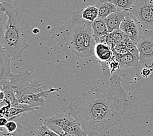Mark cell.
<instances>
[{"label": "cell", "instance_id": "cell-1", "mask_svg": "<svg viewBox=\"0 0 153 136\" xmlns=\"http://www.w3.org/2000/svg\"><path fill=\"white\" fill-rule=\"evenodd\" d=\"M128 102L121 77L115 74L110 78L106 90L92 88L72 99L68 105L69 113L81 124L87 135L94 136L117 125Z\"/></svg>", "mask_w": 153, "mask_h": 136}, {"label": "cell", "instance_id": "cell-2", "mask_svg": "<svg viewBox=\"0 0 153 136\" xmlns=\"http://www.w3.org/2000/svg\"><path fill=\"white\" fill-rule=\"evenodd\" d=\"M0 10L4 11L8 18L3 41L0 42L13 60L19 58L28 47L26 35L21 28L19 14L10 0H4L0 4Z\"/></svg>", "mask_w": 153, "mask_h": 136}, {"label": "cell", "instance_id": "cell-3", "mask_svg": "<svg viewBox=\"0 0 153 136\" xmlns=\"http://www.w3.org/2000/svg\"><path fill=\"white\" fill-rule=\"evenodd\" d=\"M90 22L83 19L81 11L72 13V17L59 29L63 41L72 52L78 56L85 58V33Z\"/></svg>", "mask_w": 153, "mask_h": 136}, {"label": "cell", "instance_id": "cell-4", "mask_svg": "<svg viewBox=\"0 0 153 136\" xmlns=\"http://www.w3.org/2000/svg\"><path fill=\"white\" fill-rule=\"evenodd\" d=\"M10 83L18 100L25 95L38 93L43 90L42 83L33 79L31 73L28 71L13 75Z\"/></svg>", "mask_w": 153, "mask_h": 136}, {"label": "cell", "instance_id": "cell-5", "mask_svg": "<svg viewBox=\"0 0 153 136\" xmlns=\"http://www.w3.org/2000/svg\"><path fill=\"white\" fill-rule=\"evenodd\" d=\"M129 12L136 17L143 31L153 30L149 0H136Z\"/></svg>", "mask_w": 153, "mask_h": 136}, {"label": "cell", "instance_id": "cell-6", "mask_svg": "<svg viewBox=\"0 0 153 136\" xmlns=\"http://www.w3.org/2000/svg\"><path fill=\"white\" fill-rule=\"evenodd\" d=\"M119 30L136 44L139 42L144 34L139 22L129 11L120 25Z\"/></svg>", "mask_w": 153, "mask_h": 136}, {"label": "cell", "instance_id": "cell-7", "mask_svg": "<svg viewBox=\"0 0 153 136\" xmlns=\"http://www.w3.org/2000/svg\"><path fill=\"white\" fill-rule=\"evenodd\" d=\"M139 51L140 61L143 62L148 68L153 67V38L143 34L137 44Z\"/></svg>", "mask_w": 153, "mask_h": 136}, {"label": "cell", "instance_id": "cell-8", "mask_svg": "<svg viewBox=\"0 0 153 136\" xmlns=\"http://www.w3.org/2000/svg\"><path fill=\"white\" fill-rule=\"evenodd\" d=\"M58 90L59 89L50 88V89L48 90H42L38 93L25 95V96L20 98L19 101L21 104H29L33 107H40L45 106L46 103L48 101L45 99L48 96L51 92H57Z\"/></svg>", "mask_w": 153, "mask_h": 136}, {"label": "cell", "instance_id": "cell-9", "mask_svg": "<svg viewBox=\"0 0 153 136\" xmlns=\"http://www.w3.org/2000/svg\"><path fill=\"white\" fill-rule=\"evenodd\" d=\"M12 58L7 51L1 47L0 50V82L3 80L10 81L13 76L10 69V60Z\"/></svg>", "mask_w": 153, "mask_h": 136}, {"label": "cell", "instance_id": "cell-10", "mask_svg": "<svg viewBox=\"0 0 153 136\" xmlns=\"http://www.w3.org/2000/svg\"><path fill=\"white\" fill-rule=\"evenodd\" d=\"M128 13V11L127 10L117 9L105 18L109 32L111 33L115 30H119L120 25Z\"/></svg>", "mask_w": 153, "mask_h": 136}, {"label": "cell", "instance_id": "cell-11", "mask_svg": "<svg viewBox=\"0 0 153 136\" xmlns=\"http://www.w3.org/2000/svg\"><path fill=\"white\" fill-rule=\"evenodd\" d=\"M93 34L97 43H105L107 35L110 34L104 19L98 17L97 20L91 23Z\"/></svg>", "mask_w": 153, "mask_h": 136}, {"label": "cell", "instance_id": "cell-12", "mask_svg": "<svg viewBox=\"0 0 153 136\" xmlns=\"http://www.w3.org/2000/svg\"><path fill=\"white\" fill-rule=\"evenodd\" d=\"M114 53V57L119 62L121 69H130L137 67L139 64V58L135 56L131 53H128L125 54H119L115 52Z\"/></svg>", "mask_w": 153, "mask_h": 136}, {"label": "cell", "instance_id": "cell-13", "mask_svg": "<svg viewBox=\"0 0 153 136\" xmlns=\"http://www.w3.org/2000/svg\"><path fill=\"white\" fill-rule=\"evenodd\" d=\"M45 121L52 123L62 128L63 130L70 125L77 122L70 113L69 114H56L51 117L46 118Z\"/></svg>", "mask_w": 153, "mask_h": 136}, {"label": "cell", "instance_id": "cell-14", "mask_svg": "<svg viewBox=\"0 0 153 136\" xmlns=\"http://www.w3.org/2000/svg\"><path fill=\"white\" fill-rule=\"evenodd\" d=\"M94 55L100 62H104L111 60L114 56L111 48L106 43H97L94 49Z\"/></svg>", "mask_w": 153, "mask_h": 136}, {"label": "cell", "instance_id": "cell-15", "mask_svg": "<svg viewBox=\"0 0 153 136\" xmlns=\"http://www.w3.org/2000/svg\"><path fill=\"white\" fill-rule=\"evenodd\" d=\"M98 9V17L104 19L117 9L110 0H98L95 5Z\"/></svg>", "mask_w": 153, "mask_h": 136}, {"label": "cell", "instance_id": "cell-16", "mask_svg": "<svg viewBox=\"0 0 153 136\" xmlns=\"http://www.w3.org/2000/svg\"><path fill=\"white\" fill-rule=\"evenodd\" d=\"M82 16L83 19L93 23L98 17V9L96 5H89L82 10Z\"/></svg>", "mask_w": 153, "mask_h": 136}, {"label": "cell", "instance_id": "cell-17", "mask_svg": "<svg viewBox=\"0 0 153 136\" xmlns=\"http://www.w3.org/2000/svg\"><path fill=\"white\" fill-rule=\"evenodd\" d=\"M32 134L37 136H60L56 132L50 130L45 124L38 126L37 129L32 131Z\"/></svg>", "mask_w": 153, "mask_h": 136}, {"label": "cell", "instance_id": "cell-18", "mask_svg": "<svg viewBox=\"0 0 153 136\" xmlns=\"http://www.w3.org/2000/svg\"><path fill=\"white\" fill-rule=\"evenodd\" d=\"M117 9L129 11L132 8L136 0H110Z\"/></svg>", "mask_w": 153, "mask_h": 136}, {"label": "cell", "instance_id": "cell-19", "mask_svg": "<svg viewBox=\"0 0 153 136\" xmlns=\"http://www.w3.org/2000/svg\"><path fill=\"white\" fill-rule=\"evenodd\" d=\"M0 136H23V128L21 125L19 124L17 130L14 132H9L8 131H4L1 127L0 131Z\"/></svg>", "mask_w": 153, "mask_h": 136}, {"label": "cell", "instance_id": "cell-20", "mask_svg": "<svg viewBox=\"0 0 153 136\" xmlns=\"http://www.w3.org/2000/svg\"><path fill=\"white\" fill-rule=\"evenodd\" d=\"M18 126H19V124L16 122H14V121L10 120L6 124L5 128L9 132H14L17 130Z\"/></svg>", "mask_w": 153, "mask_h": 136}, {"label": "cell", "instance_id": "cell-21", "mask_svg": "<svg viewBox=\"0 0 153 136\" xmlns=\"http://www.w3.org/2000/svg\"><path fill=\"white\" fill-rule=\"evenodd\" d=\"M153 71V69H151V68L145 67L141 71V75L143 77V78H148L151 76V73Z\"/></svg>", "mask_w": 153, "mask_h": 136}, {"label": "cell", "instance_id": "cell-22", "mask_svg": "<svg viewBox=\"0 0 153 136\" xmlns=\"http://www.w3.org/2000/svg\"><path fill=\"white\" fill-rule=\"evenodd\" d=\"M8 119L6 118L5 116H2L1 119H0V125H1V127L5 126L7 122H9Z\"/></svg>", "mask_w": 153, "mask_h": 136}, {"label": "cell", "instance_id": "cell-23", "mask_svg": "<svg viewBox=\"0 0 153 136\" xmlns=\"http://www.w3.org/2000/svg\"><path fill=\"white\" fill-rule=\"evenodd\" d=\"M150 3V12H151V18L152 20V23L153 26V0H149Z\"/></svg>", "mask_w": 153, "mask_h": 136}, {"label": "cell", "instance_id": "cell-24", "mask_svg": "<svg viewBox=\"0 0 153 136\" xmlns=\"http://www.w3.org/2000/svg\"><path fill=\"white\" fill-rule=\"evenodd\" d=\"M5 98V94L4 92L1 90V91H0V101L4 100Z\"/></svg>", "mask_w": 153, "mask_h": 136}, {"label": "cell", "instance_id": "cell-25", "mask_svg": "<svg viewBox=\"0 0 153 136\" xmlns=\"http://www.w3.org/2000/svg\"><path fill=\"white\" fill-rule=\"evenodd\" d=\"M144 34L149 35V36H150V37H151V38H153V30H150V31H144Z\"/></svg>", "mask_w": 153, "mask_h": 136}, {"label": "cell", "instance_id": "cell-26", "mask_svg": "<svg viewBox=\"0 0 153 136\" xmlns=\"http://www.w3.org/2000/svg\"><path fill=\"white\" fill-rule=\"evenodd\" d=\"M62 136H77L76 135H74L73 134H71V133H68V132H66L65 131V133L63 134V135Z\"/></svg>", "mask_w": 153, "mask_h": 136}, {"label": "cell", "instance_id": "cell-27", "mask_svg": "<svg viewBox=\"0 0 153 136\" xmlns=\"http://www.w3.org/2000/svg\"><path fill=\"white\" fill-rule=\"evenodd\" d=\"M33 33L34 34H39L40 33V30L39 28H34L33 30Z\"/></svg>", "mask_w": 153, "mask_h": 136}]
</instances>
